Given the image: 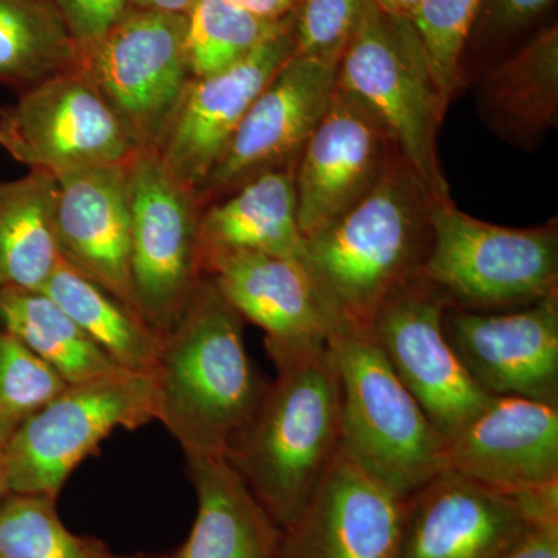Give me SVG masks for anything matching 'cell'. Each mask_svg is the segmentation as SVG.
<instances>
[{"label": "cell", "mask_w": 558, "mask_h": 558, "mask_svg": "<svg viewBox=\"0 0 558 558\" xmlns=\"http://www.w3.org/2000/svg\"><path fill=\"white\" fill-rule=\"evenodd\" d=\"M270 359L277 379L264 389L226 457L284 529L300 515L341 449L340 380L328 343Z\"/></svg>", "instance_id": "1"}, {"label": "cell", "mask_w": 558, "mask_h": 558, "mask_svg": "<svg viewBox=\"0 0 558 558\" xmlns=\"http://www.w3.org/2000/svg\"><path fill=\"white\" fill-rule=\"evenodd\" d=\"M436 201L399 154L368 196L304 240L301 263L340 325L368 329L381 304L418 277Z\"/></svg>", "instance_id": "2"}, {"label": "cell", "mask_w": 558, "mask_h": 558, "mask_svg": "<svg viewBox=\"0 0 558 558\" xmlns=\"http://www.w3.org/2000/svg\"><path fill=\"white\" fill-rule=\"evenodd\" d=\"M157 421L185 454H223L255 413L267 385L250 362L244 318L209 277L163 337Z\"/></svg>", "instance_id": "3"}, {"label": "cell", "mask_w": 558, "mask_h": 558, "mask_svg": "<svg viewBox=\"0 0 558 558\" xmlns=\"http://www.w3.org/2000/svg\"><path fill=\"white\" fill-rule=\"evenodd\" d=\"M339 371L341 450L409 498L447 468V439L388 365L368 329L340 325L328 339Z\"/></svg>", "instance_id": "4"}, {"label": "cell", "mask_w": 558, "mask_h": 558, "mask_svg": "<svg viewBox=\"0 0 558 558\" xmlns=\"http://www.w3.org/2000/svg\"><path fill=\"white\" fill-rule=\"evenodd\" d=\"M337 86L376 113L429 194L451 201L438 154L450 102L409 17L385 13L369 0L337 65Z\"/></svg>", "instance_id": "5"}, {"label": "cell", "mask_w": 558, "mask_h": 558, "mask_svg": "<svg viewBox=\"0 0 558 558\" xmlns=\"http://www.w3.org/2000/svg\"><path fill=\"white\" fill-rule=\"evenodd\" d=\"M432 245L418 277L451 306L519 310L558 293V223L512 229L465 215L453 201L432 208Z\"/></svg>", "instance_id": "6"}, {"label": "cell", "mask_w": 558, "mask_h": 558, "mask_svg": "<svg viewBox=\"0 0 558 558\" xmlns=\"http://www.w3.org/2000/svg\"><path fill=\"white\" fill-rule=\"evenodd\" d=\"M153 421V374L123 371L69 385L11 435L2 453L11 494L57 499L81 462L116 429H135Z\"/></svg>", "instance_id": "7"}, {"label": "cell", "mask_w": 558, "mask_h": 558, "mask_svg": "<svg viewBox=\"0 0 558 558\" xmlns=\"http://www.w3.org/2000/svg\"><path fill=\"white\" fill-rule=\"evenodd\" d=\"M186 14L130 9L78 68L108 101L140 150L159 149L193 76Z\"/></svg>", "instance_id": "8"}, {"label": "cell", "mask_w": 558, "mask_h": 558, "mask_svg": "<svg viewBox=\"0 0 558 558\" xmlns=\"http://www.w3.org/2000/svg\"><path fill=\"white\" fill-rule=\"evenodd\" d=\"M131 267L140 317L165 337L199 284L202 207L193 191L165 170L156 150L126 165Z\"/></svg>", "instance_id": "9"}, {"label": "cell", "mask_w": 558, "mask_h": 558, "mask_svg": "<svg viewBox=\"0 0 558 558\" xmlns=\"http://www.w3.org/2000/svg\"><path fill=\"white\" fill-rule=\"evenodd\" d=\"M0 146L28 170L53 178L126 165L140 150L80 68L40 81L0 108Z\"/></svg>", "instance_id": "10"}, {"label": "cell", "mask_w": 558, "mask_h": 558, "mask_svg": "<svg viewBox=\"0 0 558 558\" xmlns=\"http://www.w3.org/2000/svg\"><path fill=\"white\" fill-rule=\"evenodd\" d=\"M554 519L558 486L513 494L446 469L407 498L396 558H499Z\"/></svg>", "instance_id": "11"}, {"label": "cell", "mask_w": 558, "mask_h": 558, "mask_svg": "<svg viewBox=\"0 0 558 558\" xmlns=\"http://www.w3.org/2000/svg\"><path fill=\"white\" fill-rule=\"evenodd\" d=\"M449 306L442 290L416 277L381 304L368 326L388 365L447 440L492 399L447 340L442 319Z\"/></svg>", "instance_id": "12"}, {"label": "cell", "mask_w": 558, "mask_h": 558, "mask_svg": "<svg viewBox=\"0 0 558 558\" xmlns=\"http://www.w3.org/2000/svg\"><path fill=\"white\" fill-rule=\"evenodd\" d=\"M336 84L337 68L293 54L250 106L226 153L197 191L202 211L259 175L295 170L329 108Z\"/></svg>", "instance_id": "13"}, {"label": "cell", "mask_w": 558, "mask_h": 558, "mask_svg": "<svg viewBox=\"0 0 558 558\" xmlns=\"http://www.w3.org/2000/svg\"><path fill=\"white\" fill-rule=\"evenodd\" d=\"M399 154L376 113L336 84L329 108L295 167L296 207L304 240L368 196Z\"/></svg>", "instance_id": "14"}, {"label": "cell", "mask_w": 558, "mask_h": 558, "mask_svg": "<svg viewBox=\"0 0 558 558\" xmlns=\"http://www.w3.org/2000/svg\"><path fill=\"white\" fill-rule=\"evenodd\" d=\"M442 325L470 379L487 396L558 407V293L505 312L449 306Z\"/></svg>", "instance_id": "15"}, {"label": "cell", "mask_w": 558, "mask_h": 558, "mask_svg": "<svg viewBox=\"0 0 558 558\" xmlns=\"http://www.w3.org/2000/svg\"><path fill=\"white\" fill-rule=\"evenodd\" d=\"M295 54L292 22L233 68L193 78L157 156L180 185L197 194L240 128L245 113Z\"/></svg>", "instance_id": "16"}, {"label": "cell", "mask_w": 558, "mask_h": 558, "mask_svg": "<svg viewBox=\"0 0 558 558\" xmlns=\"http://www.w3.org/2000/svg\"><path fill=\"white\" fill-rule=\"evenodd\" d=\"M407 498L340 449L296 520L279 558H396Z\"/></svg>", "instance_id": "17"}, {"label": "cell", "mask_w": 558, "mask_h": 558, "mask_svg": "<svg viewBox=\"0 0 558 558\" xmlns=\"http://www.w3.org/2000/svg\"><path fill=\"white\" fill-rule=\"evenodd\" d=\"M447 468L513 494L558 486V407L492 398L447 440Z\"/></svg>", "instance_id": "18"}, {"label": "cell", "mask_w": 558, "mask_h": 558, "mask_svg": "<svg viewBox=\"0 0 558 558\" xmlns=\"http://www.w3.org/2000/svg\"><path fill=\"white\" fill-rule=\"evenodd\" d=\"M126 165L54 178V229L62 259L140 317L132 282Z\"/></svg>", "instance_id": "19"}, {"label": "cell", "mask_w": 558, "mask_h": 558, "mask_svg": "<svg viewBox=\"0 0 558 558\" xmlns=\"http://www.w3.org/2000/svg\"><path fill=\"white\" fill-rule=\"evenodd\" d=\"M201 269L244 322L264 330L269 355L328 343L340 326L299 259L227 253L202 260Z\"/></svg>", "instance_id": "20"}, {"label": "cell", "mask_w": 558, "mask_h": 558, "mask_svg": "<svg viewBox=\"0 0 558 558\" xmlns=\"http://www.w3.org/2000/svg\"><path fill=\"white\" fill-rule=\"evenodd\" d=\"M197 498L189 538L146 558H279L282 529L223 454H185Z\"/></svg>", "instance_id": "21"}, {"label": "cell", "mask_w": 558, "mask_h": 558, "mask_svg": "<svg viewBox=\"0 0 558 558\" xmlns=\"http://www.w3.org/2000/svg\"><path fill=\"white\" fill-rule=\"evenodd\" d=\"M488 130L517 148H535L558 124V28L549 25L476 83Z\"/></svg>", "instance_id": "22"}, {"label": "cell", "mask_w": 558, "mask_h": 558, "mask_svg": "<svg viewBox=\"0 0 558 558\" xmlns=\"http://www.w3.org/2000/svg\"><path fill=\"white\" fill-rule=\"evenodd\" d=\"M227 253L303 259L295 170L271 171L204 208L199 260Z\"/></svg>", "instance_id": "23"}, {"label": "cell", "mask_w": 558, "mask_h": 558, "mask_svg": "<svg viewBox=\"0 0 558 558\" xmlns=\"http://www.w3.org/2000/svg\"><path fill=\"white\" fill-rule=\"evenodd\" d=\"M57 194L49 172L0 180V289L43 290L60 266Z\"/></svg>", "instance_id": "24"}, {"label": "cell", "mask_w": 558, "mask_h": 558, "mask_svg": "<svg viewBox=\"0 0 558 558\" xmlns=\"http://www.w3.org/2000/svg\"><path fill=\"white\" fill-rule=\"evenodd\" d=\"M0 329L46 360L69 385L124 371L43 290L0 289Z\"/></svg>", "instance_id": "25"}, {"label": "cell", "mask_w": 558, "mask_h": 558, "mask_svg": "<svg viewBox=\"0 0 558 558\" xmlns=\"http://www.w3.org/2000/svg\"><path fill=\"white\" fill-rule=\"evenodd\" d=\"M43 292L57 301L121 369L154 373L159 363L163 337L64 259L44 286Z\"/></svg>", "instance_id": "26"}, {"label": "cell", "mask_w": 558, "mask_h": 558, "mask_svg": "<svg viewBox=\"0 0 558 558\" xmlns=\"http://www.w3.org/2000/svg\"><path fill=\"white\" fill-rule=\"evenodd\" d=\"M78 64V46L50 0H0L2 86L22 92Z\"/></svg>", "instance_id": "27"}, {"label": "cell", "mask_w": 558, "mask_h": 558, "mask_svg": "<svg viewBox=\"0 0 558 558\" xmlns=\"http://www.w3.org/2000/svg\"><path fill=\"white\" fill-rule=\"evenodd\" d=\"M292 14L279 21L264 20L230 0H197L186 14L185 46L191 76L207 78L233 68L286 31Z\"/></svg>", "instance_id": "28"}, {"label": "cell", "mask_w": 558, "mask_h": 558, "mask_svg": "<svg viewBox=\"0 0 558 558\" xmlns=\"http://www.w3.org/2000/svg\"><path fill=\"white\" fill-rule=\"evenodd\" d=\"M0 558H143L119 556L100 539L70 531L57 499L11 494L0 505Z\"/></svg>", "instance_id": "29"}, {"label": "cell", "mask_w": 558, "mask_h": 558, "mask_svg": "<svg viewBox=\"0 0 558 558\" xmlns=\"http://www.w3.org/2000/svg\"><path fill=\"white\" fill-rule=\"evenodd\" d=\"M483 3L484 0H421L409 16L433 76L449 102L464 86L465 51Z\"/></svg>", "instance_id": "30"}, {"label": "cell", "mask_w": 558, "mask_h": 558, "mask_svg": "<svg viewBox=\"0 0 558 558\" xmlns=\"http://www.w3.org/2000/svg\"><path fill=\"white\" fill-rule=\"evenodd\" d=\"M68 387L46 360L0 329V411L16 427Z\"/></svg>", "instance_id": "31"}, {"label": "cell", "mask_w": 558, "mask_h": 558, "mask_svg": "<svg viewBox=\"0 0 558 558\" xmlns=\"http://www.w3.org/2000/svg\"><path fill=\"white\" fill-rule=\"evenodd\" d=\"M369 0H303L292 14L296 57L337 68Z\"/></svg>", "instance_id": "32"}, {"label": "cell", "mask_w": 558, "mask_h": 558, "mask_svg": "<svg viewBox=\"0 0 558 558\" xmlns=\"http://www.w3.org/2000/svg\"><path fill=\"white\" fill-rule=\"evenodd\" d=\"M60 11L78 50L109 32L131 9L130 0H50Z\"/></svg>", "instance_id": "33"}, {"label": "cell", "mask_w": 558, "mask_h": 558, "mask_svg": "<svg viewBox=\"0 0 558 558\" xmlns=\"http://www.w3.org/2000/svg\"><path fill=\"white\" fill-rule=\"evenodd\" d=\"M554 0H484L472 36L487 43L519 35L527 28Z\"/></svg>", "instance_id": "34"}, {"label": "cell", "mask_w": 558, "mask_h": 558, "mask_svg": "<svg viewBox=\"0 0 558 558\" xmlns=\"http://www.w3.org/2000/svg\"><path fill=\"white\" fill-rule=\"evenodd\" d=\"M499 558H558V519L535 524Z\"/></svg>", "instance_id": "35"}, {"label": "cell", "mask_w": 558, "mask_h": 558, "mask_svg": "<svg viewBox=\"0 0 558 558\" xmlns=\"http://www.w3.org/2000/svg\"><path fill=\"white\" fill-rule=\"evenodd\" d=\"M230 2L264 20L279 21L290 16L303 0H230Z\"/></svg>", "instance_id": "36"}, {"label": "cell", "mask_w": 558, "mask_h": 558, "mask_svg": "<svg viewBox=\"0 0 558 558\" xmlns=\"http://www.w3.org/2000/svg\"><path fill=\"white\" fill-rule=\"evenodd\" d=\"M197 0H130L131 9L163 11V13L189 14Z\"/></svg>", "instance_id": "37"}, {"label": "cell", "mask_w": 558, "mask_h": 558, "mask_svg": "<svg viewBox=\"0 0 558 558\" xmlns=\"http://www.w3.org/2000/svg\"><path fill=\"white\" fill-rule=\"evenodd\" d=\"M377 9L392 16L409 17L421 0H371Z\"/></svg>", "instance_id": "38"}, {"label": "cell", "mask_w": 558, "mask_h": 558, "mask_svg": "<svg viewBox=\"0 0 558 558\" xmlns=\"http://www.w3.org/2000/svg\"><path fill=\"white\" fill-rule=\"evenodd\" d=\"M14 429H16V425L0 411V453H3V450H5Z\"/></svg>", "instance_id": "39"}, {"label": "cell", "mask_w": 558, "mask_h": 558, "mask_svg": "<svg viewBox=\"0 0 558 558\" xmlns=\"http://www.w3.org/2000/svg\"><path fill=\"white\" fill-rule=\"evenodd\" d=\"M11 495L9 478H7L5 462H3V454L0 453V505L5 501Z\"/></svg>", "instance_id": "40"}, {"label": "cell", "mask_w": 558, "mask_h": 558, "mask_svg": "<svg viewBox=\"0 0 558 558\" xmlns=\"http://www.w3.org/2000/svg\"><path fill=\"white\" fill-rule=\"evenodd\" d=\"M143 558H146V556H143Z\"/></svg>", "instance_id": "41"}]
</instances>
